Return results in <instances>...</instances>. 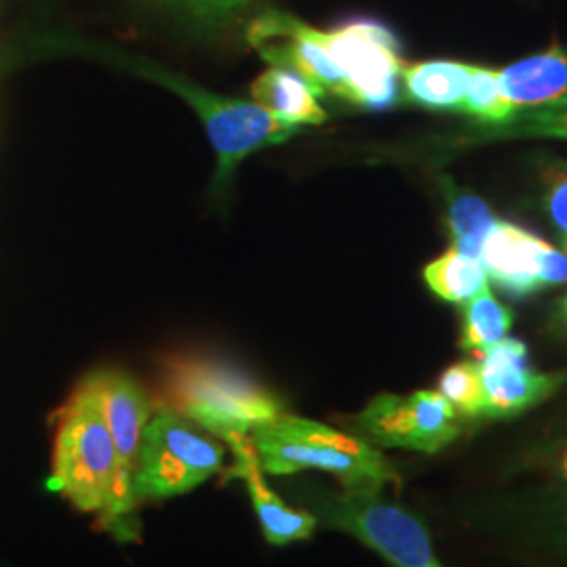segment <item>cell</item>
<instances>
[{"mask_svg": "<svg viewBox=\"0 0 567 567\" xmlns=\"http://www.w3.org/2000/svg\"><path fill=\"white\" fill-rule=\"evenodd\" d=\"M498 81L513 110L567 103V51L555 44L515 61L498 72Z\"/></svg>", "mask_w": 567, "mask_h": 567, "instance_id": "cell-14", "label": "cell"}, {"mask_svg": "<svg viewBox=\"0 0 567 567\" xmlns=\"http://www.w3.org/2000/svg\"><path fill=\"white\" fill-rule=\"evenodd\" d=\"M49 486L82 513L100 515L103 526L122 540L133 534V477L122 468L91 377L61 408Z\"/></svg>", "mask_w": 567, "mask_h": 567, "instance_id": "cell-1", "label": "cell"}, {"mask_svg": "<svg viewBox=\"0 0 567 567\" xmlns=\"http://www.w3.org/2000/svg\"><path fill=\"white\" fill-rule=\"evenodd\" d=\"M545 246L543 238L524 227L496 221L482 248L487 278L515 299L543 290L540 255Z\"/></svg>", "mask_w": 567, "mask_h": 567, "instance_id": "cell-13", "label": "cell"}, {"mask_svg": "<svg viewBox=\"0 0 567 567\" xmlns=\"http://www.w3.org/2000/svg\"><path fill=\"white\" fill-rule=\"evenodd\" d=\"M425 282L447 303L465 305L487 286V274L482 259L450 248L442 257L426 265Z\"/></svg>", "mask_w": 567, "mask_h": 567, "instance_id": "cell-19", "label": "cell"}, {"mask_svg": "<svg viewBox=\"0 0 567 567\" xmlns=\"http://www.w3.org/2000/svg\"><path fill=\"white\" fill-rule=\"evenodd\" d=\"M248 42L271 65L288 68L311 82L320 95L332 93L351 102L343 74L326 49V32L282 11H265L250 23Z\"/></svg>", "mask_w": 567, "mask_h": 567, "instance_id": "cell-9", "label": "cell"}, {"mask_svg": "<svg viewBox=\"0 0 567 567\" xmlns=\"http://www.w3.org/2000/svg\"><path fill=\"white\" fill-rule=\"evenodd\" d=\"M152 2L179 11L192 20L217 23L231 18L234 13H238L255 0H152Z\"/></svg>", "mask_w": 567, "mask_h": 567, "instance_id": "cell-23", "label": "cell"}, {"mask_svg": "<svg viewBox=\"0 0 567 567\" xmlns=\"http://www.w3.org/2000/svg\"><path fill=\"white\" fill-rule=\"evenodd\" d=\"M250 440L261 468L271 475L324 471L349 492L383 489L400 482L393 463L362 437L301 416L282 414L257 426Z\"/></svg>", "mask_w": 567, "mask_h": 567, "instance_id": "cell-3", "label": "cell"}, {"mask_svg": "<svg viewBox=\"0 0 567 567\" xmlns=\"http://www.w3.org/2000/svg\"><path fill=\"white\" fill-rule=\"evenodd\" d=\"M91 379L97 389L103 419L114 437L122 468L128 477H133L142 446L143 429L156 412L154 402L131 374L121 370H100L91 374Z\"/></svg>", "mask_w": 567, "mask_h": 567, "instance_id": "cell-12", "label": "cell"}, {"mask_svg": "<svg viewBox=\"0 0 567 567\" xmlns=\"http://www.w3.org/2000/svg\"><path fill=\"white\" fill-rule=\"evenodd\" d=\"M440 393L466 419L484 416V389L477 362L447 365L440 377Z\"/></svg>", "mask_w": 567, "mask_h": 567, "instance_id": "cell-22", "label": "cell"}, {"mask_svg": "<svg viewBox=\"0 0 567 567\" xmlns=\"http://www.w3.org/2000/svg\"><path fill=\"white\" fill-rule=\"evenodd\" d=\"M513 112H515L513 105L507 102L501 89L498 72L484 65H471L465 103L461 114L475 118L480 124H494V122L505 121Z\"/></svg>", "mask_w": 567, "mask_h": 567, "instance_id": "cell-21", "label": "cell"}, {"mask_svg": "<svg viewBox=\"0 0 567 567\" xmlns=\"http://www.w3.org/2000/svg\"><path fill=\"white\" fill-rule=\"evenodd\" d=\"M358 437L374 447L437 454L463 431V416L440 391L381 393L355 416Z\"/></svg>", "mask_w": 567, "mask_h": 567, "instance_id": "cell-8", "label": "cell"}, {"mask_svg": "<svg viewBox=\"0 0 567 567\" xmlns=\"http://www.w3.org/2000/svg\"><path fill=\"white\" fill-rule=\"evenodd\" d=\"M224 446L182 414L161 408L143 429L133 494L137 505L187 494L224 468Z\"/></svg>", "mask_w": 567, "mask_h": 567, "instance_id": "cell-4", "label": "cell"}, {"mask_svg": "<svg viewBox=\"0 0 567 567\" xmlns=\"http://www.w3.org/2000/svg\"><path fill=\"white\" fill-rule=\"evenodd\" d=\"M320 91L297 72L271 65L252 82V102L290 126H316L326 122Z\"/></svg>", "mask_w": 567, "mask_h": 567, "instance_id": "cell-15", "label": "cell"}, {"mask_svg": "<svg viewBox=\"0 0 567 567\" xmlns=\"http://www.w3.org/2000/svg\"><path fill=\"white\" fill-rule=\"evenodd\" d=\"M447 200V219L452 231V248L468 257L482 259V248L489 229L496 224L489 206L480 196L458 187L452 179H444Z\"/></svg>", "mask_w": 567, "mask_h": 567, "instance_id": "cell-18", "label": "cell"}, {"mask_svg": "<svg viewBox=\"0 0 567 567\" xmlns=\"http://www.w3.org/2000/svg\"><path fill=\"white\" fill-rule=\"evenodd\" d=\"M381 492L328 494L316 503L313 515L377 550L391 567H444L423 522Z\"/></svg>", "mask_w": 567, "mask_h": 567, "instance_id": "cell-5", "label": "cell"}, {"mask_svg": "<svg viewBox=\"0 0 567 567\" xmlns=\"http://www.w3.org/2000/svg\"><path fill=\"white\" fill-rule=\"evenodd\" d=\"M158 81L177 91L200 116L206 135L217 152V182H225L234 168L257 150L288 142L299 128L278 121L259 103L224 97L185 82L175 74L152 72Z\"/></svg>", "mask_w": 567, "mask_h": 567, "instance_id": "cell-6", "label": "cell"}, {"mask_svg": "<svg viewBox=\"0 0 567 567\" xmlns=\"http://www.w3.org/2000/svg\"><path fill=\"white\" fill-rule=\"evenodd\" d=\"M326 49L343 74L351 103L365 110H386L398 103L405 65L400 39L385 23L347 21L326 32Z\"/></svg>", "mask_w": 567, "mask_h": 567, "instance_id": "cell-7", "label": "cell"}, {"mask_svg": "<svg viewBox=\"0 0 567 567\" xmlns=\"http://www.w3.org/2000/svg\"><path fill=\"white\" fill-rule=\"evenodd\" d=\"M561 313H564V318H566L567 322V297L564 299V303H561Z\"/></svg>", "mask_w": 567, "mask_h": 567, "instance_id": "cell-27", "label": "cell"}, {"mask_svg": "<svg viewBox=\"0 0 567 567\" xmlns=\"http://www.w3.org/2000/svg\"><path fill=\"white\" fill-rule=\"evenodd\" d=\"M547 208L550 219L567 244V168H553L547 177Z\"/></svg>", "mask_w": 567, "mask_h": 567, "instance_id": "cell-24", "label": "cell"}, {"mask_svg": "<svg viewBox=\"0 0 567 567\" xmlns=\"http://www.w3.org/2000/svg\"><path fill=\"white\" fill-rule=\"evenodd\" d=\"M513 326V313L501 303L489 286L473 297L463 309L461 347L468 351H484L487 347L503 341Z\"/></svg>", "mask_w": 567, "mask_h": 567, "instance_id": "cell-20", "label": "cell"}, {"mask_svg": "<svg viewBox=\"0 0 567 567\" xmlns=\"http://www.w3.org/2000/svg\"><path fill=\"white\" fill-rule=\"evenodd\" d=\"M227 446L234 452V463L229 466V477L243 480L250 503L257 513L259 526L264 529L265 540L269 545L284 547L290 543L307 540L313 536V529L318 526V517L313 513L288 507L278 494H274L265 484L264 468L259 463L257 450L252 446L250 437L231 440Z\"/></svg>", "mask_w": 567, "mask_h": 567, "instance_id": "cell-11", "label": "cell"}, {"mask_svg": "<svg viewBox=\"0 0 567 567\" xmlns=\"http://www.w3.org/2000/svg\"><path fill=\"white\" fill-rule=\"evenodd\" d=\"M555 532H557V538L567 547V503L564 507L559 508V513H557Z\"/></svg>", "mask_w": 567, "mask_h": 567, "instance_id": "cell-26", "label": "cell"}, {"mask_svg": "<svg viewBox=\"0 0 567 567\" xmlns=\"http://www.w3.org/2000/svg\"><path fill=\"white\" fill-rule=\"evenodd\" d=\"M471 63L431 60L404 68L408 100L426 110L461 112L465 103Z\"/></svg>", "mask_w": 567, "mask_h": 567, "instance_id": "cell-16", "label": "cell"}, {"mask_svg": "<svg viewBox=\"0 0 567 567\" xmlns=\"http://www.w3.org/2000/svg\"><path fill=\"white\" fill-rule=\"evenodd\" d=\"M540 284L543 288L567 284V255L548 243L540 255Z\"/></svg>", "mask_w": 567, "mask_h": 567, "instance_id": "cell-25", "label": "cell"}, {"mask_svg": "<svg viewBox=\"0 0 567 567\" xmlns=\"http://www.w3.org/2000/svg\"><path fill=\"white\" fill-rule=\"evenodd\" d=\"M484 416L511 419L547 402L567 383V372H538L529 365L527 347L519 339L498 341L480 351Z\"/></svg>", "mask_w": 567, "mask_h": 567, "instance_id": "cell-10", "label": "cell"}, {"mask_svg": "<svg viewBox=\"0 0 567 567\" xmlns=\"http://www.w3.org/2000/svg\"><path fill=\"white\" fill-rule=\"evenodd\" d=\"M561 466H564V475L567 477V454L564 456V463H561Z\"/></svg>", "mask_w": 567, "mask_h": 567, "instance_id": "cell-28", "label": "cell"}, {"mask_svg": "<svg viewBox=\"0 0 567 567\" xmlns=\"http://www.w3.org/2000/svg\"><path fill=\"white\" fill-rule=\"evenodd\" d=\"M161 408H168L229 444L282 416L280 400L236 365L210 355H171L161 372Z\"/></svg>", "mask_w": 567, "mask_h": 567, "instance_id": "cell-2", "label": "cell"}, {"mask_svg": "<svg viewBox=\"0 0 567 567\" xmlns=\"http://www.w3.org/2000/svg\"><path fill=\"white\" fill-rule=\"evenodd\" d=\"M515 137H553L567 140V103L555 105H538L515 110L505 121L494 124H471L458 145L473 143L498 142V140H515Z\"/></svg>", "mask_w": 567, "mask_h": 567, "instance_id": "cell-17", "label": "cell"}]
</instances>
